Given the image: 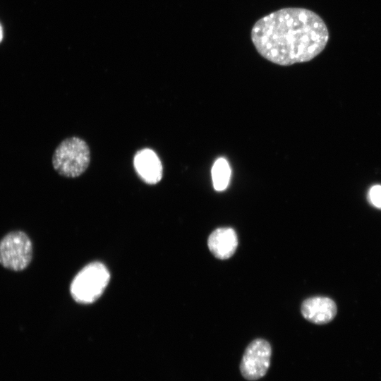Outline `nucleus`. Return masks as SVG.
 <instances>
[{
	"mask_svg": "<svg viewBox=\"0 0 381 381\" xmlns=\"http://www.w3.org/2000/svg\"><path fill=\"white\" fill-rule=\"evenodd\" d=\"M110 279L109 270L101 262H95L83 267L71 285L73 299L80 303H91L103 293Z\"/></svg>",
	"mask_w": 381,
	"mask_h": 381,
	"instance_id": "nucleus-3",
	"label": "nucleus"
},
{
	"mask_svg": "<svg viewBox=\"0 0 381 381\" xmlns=\"http://www.w3.org/2000/svg\"><path fill=\"white\" fill-rule=\"evenodd\" d=\"M272 347L270 343L261 338L252 341L245 349L241 363L240 371L248 380H256L265 375L270 365Z\"/></svg>",
	"mask_w": 381,
	"mask_h": 381,
	"instance_id": "nucleus-5",
	"label": "nucleus"
},
{
	"mask_svg": "<svg viewBox=\"0 0 381 381\" xmlns=\"http://www.w3.org/2000/svg\"><path fill=\"white\" fill-rule=\"evenodd\" d=\"M32 242L27 233L13 230L0 239V265L13 272H22L32 262Z\"/></svg>",
	"mask_w": 381,
	"mask_h": 381,
	"instance_id": "nucleus-4",
	"label": "nucleus"
},
{
	"mask_svg": "<svg viewBox=\"0 0 381 381\" xmlns=\"http://www.w3.org/2000/svg\"><path fill=\"white\" fill-rule=\"evenodd\" d=\"M370 202L375 207L381 209V186H372L368 192Z\"/></svg>",
	"mask_w": 381,
	"mask_h": 381,
	"instance_id": "nucleus-10",
	"label": "nucleus"
},
{
	"mask_svg": "<svg viewBox=\"0 0 381 381\" xmlns=\"http://www.w3.org/2000/svg\"><path fill=\"white\" fill-rule=\"evenodd\" d=\"M211 173L214 188L217 191L224 190L229 185L231 176L228 162L224 158H219L214 163Z\"/></svg>",
	"mask_w": 381,
	"mask_h": 381,
	"instance_id": "nucleus-9",
	"label": "nucleus"
},
{
	"mask_svg": "<svg viewBox=\"0 0 381 381\" xmlns=\"http://www.w3.org/2000/svg\"><path fill=\"white\" fill-rule=\"evenodd\" d=\"M90 150L87 143L78 137L64 140L56 148L52 157L55 171L62 176L75 178L89 167Z\"/></svg>",
	"mask_w": 381,
	"mask_h": 381,
	"instance_id": "nucleus-2",
	"label": "nucleus"
},
{
	"mask_svg": "<svg viewBox=\"0 0 381 381\" xmlns=\"http://www.w3.org/2000/svg\"><path fill=\"white\" fill-rule=\"evenodd\" d=\"M134 167L140 178L147 184H155L162 177V166L157 154L150 149H143L134 157Z\"/></svg>",
	"mask_w": 381,
	"mask_h": 381,
	"instance_id": "nucleus-7",
	"label": "nucleus"
},
{
	"mask_svg": "<svg viewBox=\"0 0 381 381\" xmlns=\"http://www.w3.org/2000/svg\"><path fill=\"white\" fill-rule=\"evenodd\" d=\"M301 313L309 322L317 325H324L334 318L337 314V306L334 301L328 297H310L303 302Z\"/></svg>",
	"mask_w": 381,
	"mask_h": 381,
	"instance_id": "nucleus-6",
	"label": "nucleus"
},
{
	"mask_svg": "<svg viewBox=\"0 0 381 381\" xmlns=\"http://www.w3.org/2000/svg\"><path fill=\"white\" fill-rule=\"evenodd\" d=\"M3 37H4L3 27H2V25H1V23H0V43H1V41L3 40Z\"/></svg>",
	"mask_w": 381,
	"mask_h": 381,
	"instance_id": "nucleus-11",
	"label": "nucleus"
},
{
	"mask_svg": "<svg viewBox=\"0 0 381 381\" xmlns=\"http://www.w3.org/2000/svg\"><path fill=\"white\" fill-rule=\"evenodd\" d=\"M207 246L217 258L228 259L234 255L238 246L236 231L230 227L217 228L209 236Z\"/></svg>",
	"mask_w": 381,
	"mask_h": 381,
	"instance_id": "nucleus-8",
	"label": "nucleus"
},
{
	"mask_svg": "<svg viewBox=\"0 0 381 381\" xmlns=\"http://www.w3.org/2000/svg\"><path fill=\"white\" fill-rule=\"evenodd\" d=\"M328 40L324 20L303 8L274 11L260 18L251 30V40L257 52L280 66L312 60L325 49Z\"/></svg>",
	"mask_w": 381,
	"mask_h": 381,
	"instance_id": "nucleus-1",
	"label": "nucleus"
}]
</instances>
